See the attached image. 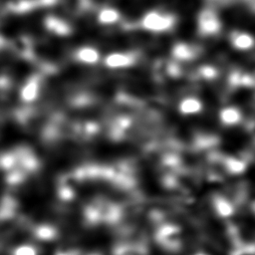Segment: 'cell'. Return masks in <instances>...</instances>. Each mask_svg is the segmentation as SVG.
Returning <instances> with one entry per match:
<instances>
[{"label": "cell", "mask_w": 255, "mask_h": 255, "mask_svg": "<svg viewBox=\"0 0 255 255\" xmlns=\"http://www.w3.org/2000/svg\"><path fill=\"white\" fill-rule=\"evenodd\" d=\"M158 239L162 246L167 247L168 249H176L179 246V237L178 231L173 226H167L161 229L158 235Z\"/></svg>", "instance_id": "obj_1"}, {"label": "cell", "mask_w": 255, "mask_h": 255, "mask_svg": "<svg viewBox=\"0 0 255 255\" xmlns=\"http://www.w3.org/2000/svg\"><path fill=\"white\" fill-rule=\"evenodd\" d=\"M12 255H38V253L34 246L29 244H22L15 247Z\"/></svg>", "instance_id": "obj_2"}, {"label": "cell", "mask_w": 255, "mask_h": 255, "mask_svg": "<svg viewBox=\"0 0 255 255\" xmlns=\"http://www.w3.org/2000/svg\"><path fill=\"white\" fill-rule=\"evenodd\" d=\"M166 23L167 22H165L162 17L157 16L155 14L150 15L146 18V26L153 28V29H156V25H157L158 29H160V28L162 29L164 27V24H166Z\"/></svg>", "instance_id": "obj_3"}, {"label": "cell", "mask_w": 255, "mask_h": 255, "mask_svg": "<svg viewBox=\"0 0 255 255\" xmlns=\"http://www.w3.org/2000/svg\"><path fill=\"white\" fill-rule=\"evenodd\" d=\"M215 206L217 208L218 213H220L221 215H228L231 212L230 205L223 199H217L215 201Z\"/></svg>", "instance_id": "obj_4"}, {"label": "cell", "mask_w": 255, "mask_h": 255, "mask_svg": "<svg viewBox=\"0 0 255 255\" xmlns=\"http://www.w3.org/2000/svg\"><path fill=\"white\" fill-rule=\"evenodd\" d=\"M199 109V105L198 103H196L195 101L191 100V101H187L186 103L183 104V111L186 113H192L196 110Z\"/></svg>", "instance_id": "obj_5"}, {"label": "cell", "mask_w": 255, "mask_h": 255, "mask_svg": "<svg viewBox=\"0 0 255 255\" xmlns=\"http://www.w3.org/2000/svg\"><path fill=\"white\" fill-rule=\"evenodd\" d=\"M225 116H229L228 118L224 119L226 122H233L236 119L234 111H227V112H225Z\"/></svg>", "instance_id": "obj_6"}, {"label": "cell", "mask_w": 255, "mask_h": 255, "mask_svg": "<svg viewBox=\"0 0 255 255\" xmlns=\"http://www.w3.org/2000/svg\"><path fill=\"white\" fill-rule=\"evenodd\" d=\"M93 255H97V254H93Z\"/></svg>", "instance_id": "obj_7"}, {"label": "cell", "mask_w": 255, "mask_h": 255, "mask_svg": "<svg viewBox=\"0 0 255 255\" xmlns=\"http://www.w3.org/2000/svg\"><path fill=\"white\" fill-rule=\"evenodd\" d=\"M199 255H201V254H199Z\"/></svg>", "instance_id": "obj_8"}]
</instances>
